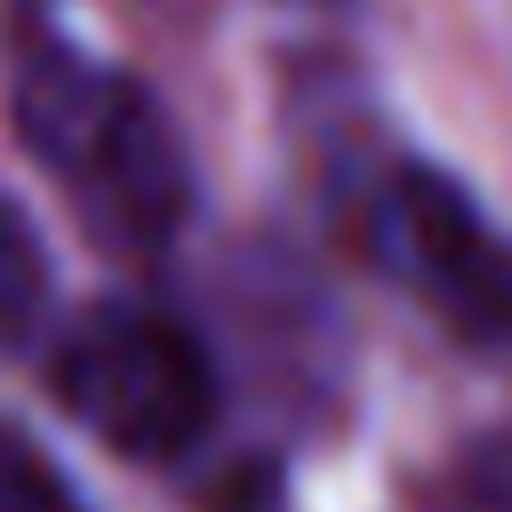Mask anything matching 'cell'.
I'll return each mask as SVG.
<instances>
[{
  "instance_id": "5",
  "label": "cell",
  "mask_w": 512,
  "mask_h": 512,
  "mask_svg": "<svg viewBox=\"0 0 512 512\" xmlns=\"http://www.w3.org/2000/svg\"><path fill=\"white\" fill-rule=\"evenodd\" d=\"M0 512H88L72 480L48 464V448H32L16 424H0Z\"/></svg>"
},
{
  "instance_id": "2",
  "label": "cell",
  "mask_w": 512,
  "mask_h": 512,
  "mask_svg": "<svg viewBox=\"0 0 512 512\" xmlns=\"http://www.w3.org/2000/svg\"><path fill=\"white\" fill-rule=\"evenodd\" d=\"M48 392L104 448H120L136 464H160V456H184L208 432V416H216V360H208V344L176 312L120 296V304H88L56 336Z\"/></svg>"
},
{
  "instance_id": "4",
  "label": "cell",
  "mask_w": 512,
  "mask_h": 512,
  "mask_svg": "<svg viewBox=\"0 0 512 512\" xmlns=\"http://www.w3.org/2000/svg\"><path fill=\"white\" fill-rule=\"evenodd\" d=\"M48 312V248L32 232V216L0 192V352L24 344Z\"/></svg>"
},
{
  "instance_id": "3",
  "label": "cell",
  "mask_w": 512,
  "mask_h": 512,
  "mask_svg": "<svg viewBox=\"0 0 512 512\" xmlns=\"http://www.w3.org/2000/svg\"><path fill=\"white\" fill-rule=\"evenodd\" d=\"M360 248L472 360L512 376V232L456 176L424 160L384 168L360 200Z\"/></svg>"
},
{
  "instance_id": "1",
  "label": "cell",
  "mask_w": 512,
  "mask_h": 512,
  "mask_svg": "<svg viewBox=\"0 0 512 512\" xmlns=\"http://www.w3.org/2000/svg\"><path fill=\"white\" fill-rule=\"evenodd\" d=\"M8 120H16V144L40 160V176L72 200V216L104 248H128V256L168 248L176 224L192 216L184 136L136 72L40 32L16 48Z\"/></svg>"
}]
</instances>
